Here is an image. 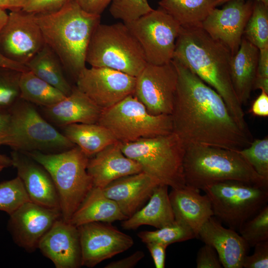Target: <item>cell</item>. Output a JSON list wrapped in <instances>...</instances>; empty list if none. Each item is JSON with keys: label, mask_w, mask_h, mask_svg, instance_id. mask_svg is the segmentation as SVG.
I'll return each mask as SVG.
<instances>
[{"label": "cell", "mask_w": 268, "mask_h": 268, "mask_svg": "<svg viewBox=\"0 0 268 268\" xmlns=\"http://www.w3.org/2000/svg\"><path fill=\"white\" fill-rule=\"evenodd\" d=\"M178 74L171 114L173 132L184 143L238 150L253 140L231 115L221 96L188 68L172 60Z\"/></svg>", "instance_id": "6da1fadb"}, {"label": "cell", "mask_w": 268, "mask_h": 268, "mask_svg": "<svg viewBox=\"0 0 268 268\" xmlns=\"http://www.w3.org/2000/svg\"><path fill=\"white\" fill-rule=\"evenodd\" d=\"M232 57L228 48L213 39L201 27L181 26L172 60L188 68L214 89L240 128L250 134L242 104L231 79Z\"/></svg>", "instance_id": "7a4b0ae2"}, {"label": "cell", "mask_w": 268, "mask_h": 268, "mask_svg": "<svg viewBox=\"0 0 268 268\" xmlns=\"http://www.w3.org/2000/svg\"><path fill=\"white\" fill-rule=\"evenodd\" d=\"M35 18L45 44L76 80L86 67L88 44L101 16L85 11L73 0L57 11L35 14Z\"/></svg>", "instance_id": "3957f363"}, {"label": "cell", "mask_w": 268, "mask_h": 268, "mask_svg": "<svg viewBox=\"0 0 268 268\" xmlns=\"http://www.w3.org/2000/svg\"><path fill=\"white\" fill-rule=\"evenodd\" d=\"M183 172L186 185L199 190L217 183L236 180L268 186L236 150L199 144L185 145Z\"/></svg>", "instance_id": "277c9868"}, {"label": "cell", "mask_w": 268, "mask_h": 268, "mask_svg": "<svg viewBox=\"0 0 268 268\" xmlns=\"http://www.w3.org/2000/svg\"><path fill=\"white\" fill-rule=\"evenodd\" d=\"M50 174L60 200L62 218L68 222L93 187L87 171L89 157L77 146L57 153H24Z\"/></svg>", "instance_id": "5b68a950"}, {"label": "cell", "mask_w": 268, "mask_h": 268, "mask_svg": "<svg viewBox=\"0 0 268 268\" xmlns=\"http://www.w3.org/2000/svg\"><path fill=\"white\" fill-rule=\"evenodd\" d=\"M121 148L126 156L138 163L142 171L159 185L174 189L186 186L183 172L185 146L174 132L121 143Z\"/></svg>", "instance_id": "8992f818"}, {"label": "cell", "mask_w": 268, "mask_h": 268, "mask_svg": "<svg viewBox=\"0 0 268 268\" xmlns=\"http://www.w3.org/2000/svg\"><path fill=\"white\" fill-rule=\"evenodd\" d=\"M86 63L134 77L147 64L139 43L124 22L98 25L88 44Z\"/></svg>", "instance_id": "52a82bcc"}, {"label": "cell", "mask_w": 268, "mask_h": 268, "mask_svg": "<svg viewBox=\"0 0 268 268\" xmlns=\"http://www.w3.org/2000/svg\"><path fill=\"white\" fill-rule=\"evenodd\" d=\"M10 124L3 145L23 153H57L75 145L38 112L33 104L20 99L9 110Z\"/></svg>", "instance_id": "ba28073f"}, {"label": "cell", "mask_w": 268, "mask_h": 268, "mask_svg": "<svg viewBox=\"0 0 268 268\" xmlns=\"http://www.w3.org/2000/svg\"><path fill=\"white\" fill-rule=\"evenodd\" d=\"M97 124L107 128L121 143L173 132L171 115L150 114L134 95L102 109Z\"/></svg>", "instance_id": "9c48e42d"}, {"label": "cell", "mask_w": 268, "mask_h": 268, "mask_svg": "<svg viewBox=\"0 0 268 268\" xmlns=\"http://www.w3.org/2000/svg\"><path fill=\"white\" fill-rule=\"evenodd\" d=\"M213 216L235 231L268 204V186L225 181L205 187Z\"/></svg>", "instance_id": "30bf717a"}, {"label": "cell", "mask_w": 268, "mask_h": 268, "mask_svg": "<svg viewBox=\"0 0 268 268\" xmlns=\"http://www.w3.org/2000/svg\"><path fill=\"white\" fill-rule=\"evenodd\" d=\"M124 23L139 43L147 63L171 62L181 25L170 15L159 7Z\"/></svg>", "instance_id": "8fae6325"}, {"label": "cell", "mask_w": 268, "mask_h": 268, "mask_svg": "<svg viewBox=\"0 0 268 268\" xmlns=\"http://www.w3.org/2000/svg\"><path fill=\"white\" fill-rule=\"evenodd\" d=\"M134 95L151 115H171L178 74L171 62L161 65L147 63L136 76Z\"/></svg>", "instance_id": "7c38bea8"}, {"label": "cell", "mask_w": 268, "mask_h": 268, "mask_svg": "<svg viewBox=\"0 0 268 268\" xmlns=\"http://www.w3.org/2000/svg\"><path fill=\"white\" fill-rule=\"evenodd\" d=\"M35 14L11 11L0 31V53L7 59L26 66L45 45Z\"/></svg>", "instance_id": "4fadbf2b"}, {"label": "cell", "mask_w": 268, "mask_h": 268, "mask_svg": "<svg viewBox=\"0 0 268 268\" xmlns=\"http://www.w3.org/2000/svg\"><path fill=\"white\" fill-rule=\"evenodd\" d=\"M136 77L104 67H85L78 74L76 87L102 109L133 95Z\"/></svg>", "instance_id": "5bb4252c"}, {"label": "cell", "mask_w": 268, "mask_h": 268, "mask_svg": "<svg viewBox=\"0 0 268 268\" xmlns=\"http://www.w3.org/2000/svg\"><path fill=\"white\" fill-rule=\"evenodd\" d=\"M78 227L81 266L93 268L102 261L124 252L134 244L130 236L110 223L94 222Z\"/></svg>", "instance_id": "9a60e30c"}, {"label": "cell", "mask_w": 268, "mask_h": 268, "mask_svg": "<svg viewBox=\"0 0 268 268\" xmlns=\"http://www.w3.org/2000/svg\"><path fill=\"white\" fill-rule=\"evenodd\" d=\"M254 0H232L221 9L213 8L201 27L214 40L225 46L233 56L237 52Z\"/></svg>", "instance_id": "2e32d148"}, {"label": "cell", "mask_w": 268, "mask_h": 268, "mask_svg": "<svg viewBox=\"0 0 268 268\" xmlns=\"http://www.w3.org/2000/svg\"><path fill=\"white\" fill-rule=\"evenodd\" d=\"M62 218L60 209L26 202L9 215L8 230L14 242L28 252L38 249L43 236Z\"/></svg>", "instance_id": "e0dca14e"}, {"label": "cell", "mask_w": 268, "mask_h": 268, "mask_svg": "<svg viewBox=\"0 0 268 268\" xmlns=\"http://www.w3.org/2000/svg\"><path fill=\"white\" fill-rule=\"evenodd\" d=\"M38 249L57 268L82 266L78 227L62 218L58 219L43 236Z\"/></svg>", "instance_id": "ac0fdd59"}, {"label": "cell", "mask_w": 268, "mask_h": 268, "mask_svg": "<svg viewBox=\"0 0 268 268\" xmlns=\"http://www.w3.org/2000/svg\"><path fill=\"white\" fill-rule=\"evenodd\" d=\"M10 157L30 201L45 207L60 209L56 188L46 169L23 152L13 150Z\"/></svg>", "instance_id": "d6986e66"}, {"label": "cell", "mask_w": 268, "mask_h": 268, "mask_svg": "<svg viewBox=\"0 0 268 268\" xmlns=\"http://www.w3.org/2000/svg\"><path fill=\"white\" fill-rule=\"evenodd\" d=\"M197 238L215 249L223 268H243L249 246L236 231L224 227L214 216L202 225Z\"/></svg>", "instance_id": "ffe728a7"}, {"label": "cell", "mask_w": 268, "mask_h": 268, "mask_svg": "<svg viewBox=\"0 0 268 268\" xmlns=\"http://www.w3.org/2000/svg\"><path fill=\"white\" fill-rule=\"evenodd\" d=\"M87 171L93 186L102 189L118 179L142 170L138 163L123 153L121 143L117 141L89 158Z\"/></svg>", "instance_id": "44dd1931"}, {"label": "cell", "mask_w": 268, "mask_h": 268, "mask_svg": "<svg viewBox=\"0 0 268 268\" xmlns=\"http://www.w3.org/2000/svg\"><path fill=\"white\" fill-rule=\"evenodd\" d=\"M159 185L147 174L141 171L118 179L102 190L108 198L114 201L123 213L131 216L151 197Z\"/></svg>", "instance_id": "7402d4cb"}, {"label": "cell", "mask_w": 268, "mask_h": 268, "mask_svg": "<svg viewBox=\"0 0 268 268\" xmlns=\"http://www.w3.org/2000/svg\"><path fill=\"white\" fill-rule=\"evenodd\" d=\"M175 220L188 225L196 238L202 225L213 216L210 200L199 189L186 185L169 194Z\"/></svg>", "instance_id": "603a6c76"}, {"label": "cell", "mask_w": 268, "mask_h": 268, "mask_svg": "<svg viewBox=\"0 0 268 268\" xmlns=\"http://www.w3.org/2000/svg\"><path fill=\"white\" fill-rule=\"evenodd\" d=\"M43 109L48 119L62 127L75 123L97 124L102 111L76 86L63 99Z\"/></svg>", "instance_id": "cb8c5ba5"}, {"label": "cell", "mask_w": 268, "mask_h": 268, "mask_svg": "<svg viewBox=\"0 0 268 268\" xmlns=\"http://www.w3.org/2000/svg\"><path fill=\"white\" fill-rule=\"evenodd\" d=\"M168 186L158 185L147 203L126 219L122 227L126 230H135L142 225L161 228L175 221L168 192Z\"/></svg>", "instance_id": "d4e9b609"}, {"label": "cell", "mask_w": 268, "mask_h": 268, "mask_svg": "<svg viewBox=\"0 0 268 268\" xmlns=\"http://www.w3.org/2000/svg\"><path fill=\"white\" fill-rule=\"evenodd\" d=\"M259 50L244 37L232 57L230 77L236 96L243 104L249 99L256 77Z\"/></svg>", "instance_id": "484cf974"}, {"label": "cell", "mask_w": 268, "mask_h": 268, "mask_svg": "<svg viewBox=\"0 0 268 268\" xmlns=\"http://www.w3.org/2000/svg\"><path fill=\"white\" fill-rule=\"evenodd\" d=\"M127 218L117 203L105 196L102 188L93 186L68 222L78 227L90 222L110 223Z\"/></svg>", "instance_id": "4316f807"}, {"label": "cell", "mask_w": 268, "mask_h": 268, "mask_svg": "<svg viewBox=\"0 0 268 268\" xmlns=\"http://www.w3.org/2000/svg\"><path fill=\"white\" fill-rule=\"evenodd\" d=\"M63 128V134L88 157L118 141L107 128L97 123H75Z\"/></svg>", "instance_id": "83f0119b"}, {"label": "cell", "mask_w": 268, "mask_h": 268, "mask_svg": "<svg viewBox=\"0 0 268 268\" xmlns=\"http://www.w3.org/2000/svg\"><path fill=\"white\" fill-rule=\"evenodd\" d=\"M28 69L37 76L56 87L66 96L71 92L66 79L63 65L55 52L46 44L26 64Z\"/></svg>", "instance_id": "f1b7e54d"}, {"label": "cell", "mask_w": 268, "mask_h": 268, "mask_svg": "<svg viewBox=\"0 0 268 268\" xmlns=\"http://www.w3.org/2000/svg\"><path fill=\"white\" fill-rule=\"evenodd\" d=\"M218 0H160L158 4L181 26H201Z\"/></svg>", "instance_id": "f546056e"}, {"label": "cell", "mask_w": 268, "mask_h": 268, "mask_svg": "<svg viewBox=\"0 0 268 268\" xmlns=\"http://www.w3.org/2000/svg\"><path fill=\"white\" fill-rule=\"evenodd\" d=\"M19 89L21 99L42 107L51 106L66 96L30 70L21 73Z\"/></svg>", "instance_id": "4dcf8cb0"}, {"label": "cell", "mask_w": 268, "mask_h": 268, "mask_svg": "<svg viewBox=\"0 0 268 268\" xmlns=\"http://www.w3.org/2000/svg\"><path fill=\"white\" fill-rule=\"evenodd\" d=\"M243 35L259 50L268 48V5L254 0Z\"/></svg>", "instance_id": "1f68e13d"}, {"label": "cell", "mask_w": 268, "mask_h": 268, "mask_svg": "<svg viewBox=\"0 0 268 268\" xmlns=\"http://www.w3.org/2000/svg\"><path fill=\"white\" fill-rule=\"evenodd\" d=\"M141 242L169 245L196 238L193 231L187 225L175 221L168 225L154 231H143L137 233Z\"/></svg>", "instance_id": "d6a6232c"}, {"label": "cell", "mask_w": 268, "mask_h": 268, "mask_svg": "<svg viewBox=\"0 0 268 268\" xmlns=\"http://www.w3.org/2000/svg\"><path fill=\"white\" fill-rule=\"evenodd\" d=\"M31 201L19 177L0 183V210L9 215Z\"/></svg>", "instance_id": "836d02e7"}, {"label": "cell", "mask_w": 268, "mask_h": 268, "mask_svg": "<svg viewBox=\"0 0 268 268\" xmlns=\"http://www.w3.org/2000/svg\"><path fill=\"white\" fill-rule=\"evenodd\" d=\"M238 231L250 247L268 240V205L246 221Z\"/></svg>", "instance_id": "e575fe53"}, {"label": "cell", "mask_w": 268, "mask_h": 268, "mask_svg": "<svg viewBox=\"0 0 268 268\" xmlns=\"http://www.w3.org/2000/svg\"><path fill=\"white\" fill-rule=\"evenodd\" d=\"M261 176L268 180V138L253 140L247 147L236 150Z\"/></svg>", "instance_id": "d590c367"}, {"label": "cell", "mask_w": 268, "mask_h": 268, "mask_svg": "<svg viewBox=\"0 0 268 268\" xmlns=\"http://www.w3.org/2000/svg\"><path fill=\"white\" fill-rule=\"evenodd\" d=\"M21 72L0 68V110L8 111L20 99Z\"/></svg>", "instance_id": "8d00e7d4"}, {"label": "cell", "mask_w": 268, "mask_h": 268, "mask_svg": "<svg viewBox=\"0 0 268 268\" xmlns=\"http://www.w3.org/2000/svg\"><path fill=\"white\" fill-rule=\"evenodd\" d=\"M153 9L147 0H113L109 11L114 18L128 23L147 14Z\"/></svg>", "instance_id": "74e56055"}, {"label": "cell", "mask_w": 268, "mask_h": 268, "mask_svg": "<svg viewBox=\"0 0 268 268\" xmlns=\"http://www.w3.org/2000/svg\"><path fill=\"white\" fill-rule=\"evenodd\" d=\"M254 253L245 257L243 268H268V240L261 242L254 247Z\"/></svg>", "instance_id": "f35d334b"}, {"label": "cell", "mask_w": 268, "mask_h": 268, "mask_svg": "<svg viewBox=\"0 0 268 268\" xmlns=\"http://www.w3.org/2000/svg\"><path fill=\"white\" fill-rule=\"evenodd\" d=\"M73 0H28L22 9L25 11L47 13L57 11Z\"/></svg>", "instance_id": "ab89813d"}, {"label": "cell", "mask_w": 268, "mask_h": 268, "mask_svg": "<svg viewBox=\"0 0 268 268\" xmlns=\"http://www.w3.org/2000/svg\"><path fill=\"white\" fill-rule=\"evenodd\" d=\"M197 268H222L218 255L211 246L204 244L199 250L196 259Z\"/></svg>", "instance_id": "60d3db41"}, {"label": "cell", "mask_w": 268, "mask_h": 268, "mask_svg": "<svg viewBox=\"0 0 268 268\" xmlns=\"http://www.w3.org/2000/svg\"><path fill=\"white\" fill-rule=\"evenodd\" d=\"M153 261L156 268H164L167 246L158 243L145 244Z\"/></svg>", "instance_id": "b9f144b4"}, {"label": "cell", "mask_w": 268, "mask_h": 268, "mask_svg": "<svg viewBox=\"0 0 268 268\" xmlns=\"http://www.w3.org/2000/svg\"><path fill=\"white\" fill-rule=\"evenodd\" d=\"M79 6L85 11L101 15L113 0H76Z\"/></svg>", "instance_id": "7bdbcfd3"}, {"label": "cell", "mask_w": 268, "mask_h": 268, "mask_svg": "<svg viewBox=\"0 0 268 268\" xmlns=\"http://www.w3.org/2000/svg\"><path fill=\"white\" fill-rule=\"evenodd\" d=\"M144 257L142 251H136L131 255L122 259L112 262L105 268H134Z\"/></svg>", "instance_id": "ee69618b"}, {"label": "cell", "mask_w": 268, "mask_h": 268, "mask_svg": "<svg viewBox=\"0 0 268 268\" xmlns=\"http://www.w3.org/2000/svg\"><path fill=\"white\" fill-rule=\"evenodd\" d=\"M250 112L257 116H268V93L261 90V94L253 103Z\"/></svg>", "instance_id": "f6af8a7d"}, {"label": "cell", "mask_w": 268, "mask_h": 268, "mask_svg": "<svg viewBox=\"0 0 268 268\" xmlns=\"http://www.w3.org/2000/svg\"><path fill=\"white\" fill-rule=\"evenodd\" d=\"M256 77H268V48L259 50Z\"/></svg>", "instance_id": "bcb514c9"}, {"label": "cell", "mask_w": 268, "mask_h": 268, "mask_svg": "<svg viewBox=\"0 0 268 268\" xmlns=\"http://www.w3.org/2000/svg\"><path fill=\"white\" fill-rule=\"evenodd\" d=\"M10 118L9 110H0V146L3 145L7 136L10 124Z\"/></svg>", "instance_id": "7dc6e473"}, {"label": "cell", "mask_w": 268, "mask_h": 268, "mask_svg": "<svg viewBox=\"0 0 268 268\" xmlns=\"http://www.w3.org/2000/svg\"><path fill=\"white\" fill-rule=\"evenodd\" d=\"M0 68L12 69L21 72L29 70L25 65L10 60L3 56L0 53Z\"/></svg>", "instance_id": "c3c4849f"}, {"label": "cell", "mask_w": 268, "mask_h": 268, "mask_svg": "<svg viewBox=\"0 0 268 268\" xmlns=\"http://www.w3.org/2000/svg\"><path fill=\"white\" fill-rule=\"evenodd\" d=\"M28 0H0V8L11 11L22 10Z\"/></svg>", "instance_id": "681fc988"}, {"label": "cell", "mask_w": 268, "mask_h": 268, "mask_svg": "<svg viewBox=\"0 0 268 268\" xmlns=\"http://www.w3.org/2000/svg\"><path fill=\"white\" fill-rule=\"evenodd\" d=\"M260 89L268 93V77H256L253 89Z\"/></svg>", "instance_id": "f907efd6"}, {"label": "cell", "mask_w": 268, "mask_h": 268, "mask_svg": "<svg viewBox=\"0 0 268 268\" xmlns=\"http://www.w3.org/2000/svg\"><path fill=\"white\" fill-rule=\"evenodd\" d=\"M0 165L4 168L12 166V163L11 157L0 153Z\"/></svg>", "instance_id": "816d5d0a"}, {"label": "cell", "mask_w": 268, "mask_h": 268, "mask_svg": "<svg viewBox=\"0 0 268 268\" xmlns=\"http://www.w3.org/2000/svg\"><path fill=\"white\" fill-rule=\"evenodd\" d=\"M8 18V14L5 10L0 8V31L5 24Z\"/></svg>", "instance_id": "f5cc1de1"}, {"label": "cell", "mask_w": 268, "mask_h": 268, "mask_svg": "<svg viewBox=\"0 0 268 268\" xmlns=\"http://www.w3.org/2000/svg\"><path fill=\"white\" fill-rule=\"evenodd\" d=\"M230 0H218V1L217 2V5H221L222 4H224L225 2H226L228 1H230ZM255 0L262 2L263 3L265 4L266 5H268V0Z\"/></svg>", "instance_id": "db71d44e"}, {"label": "cell", "mask_w": 268, "mask_h": 268, "mask_svg": "<svg viewBox=\"0 0 268 268\" xmlns=\"http://www.w3.org/2000/svg\"><path fill=\"white\" fill-rule=\"evenodd\" d=\"M4 168V167L3 166L0 165V172L2 171Z\"/></svg>", "instance_id": "11a10c76"}]
</instances>
